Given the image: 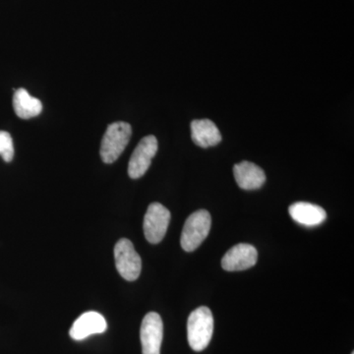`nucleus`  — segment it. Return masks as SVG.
<instances>
[{"label":"nucleus","instance_id":"nucleus-1","mask_svg":"<svg viewBox=\"0 0 354 354\" xmlns=\"http://www.w3.org/2000/svg\"><path fill=\"white\" fill-rule=\"evenodd\" d=\"M214 333V317L208 307L201 306L190 314L187 321V337L194 351H204L209 346Z\"/></svg>","mask_w":354,"mask_h":354},{"label":"nucleus","instance_id":"nucleus-2","mask_svg":"<svg viewBox=\"0 0 354 354\" xmlns=\"http://www.w3.org/2000/svg\"><path fill=\"white\" fill-rule=\"evenodd\" d=\"M131 125L123 121L109 125L102 137L101 158L104 164H113L127 148L131 138Z\"/></svg>","mask_w":354,"mask_h":354},{"label":"nucleus","instance_id":"nucleus-3","mask_svg":"<svg viewBox=\"0 0 354 354\" xmlns=\"http://www.w3.org/2000/svg\"><path fill=\"white\" fill-rule=\"evenodd\" d=\"M211 215L206 209L195 212L184 223L180 243L186 252H193L201 245L211 230Z\"/></svg>","mask_w":354,"mask_h":354},{"label":"nucleus","instance_id":"nucleus-4","mask_svg":"<svg viewBox=\"0 0 354 354\" xmlns=\"http://www.w3.org/2000/svg\"><path fill=\"white\" fill-rule=\"evenodd\" d=\"M114 260L116 269L123 279L134 281L139 278L142 260L129 239H121L114 247Z\"/></svg>","mask_w":354,"mask_h":354},{"label":"nucleus","instance_id":"nucleus-5","mask_svg":"<svg viewBox=\"0 0 354 354\" xmlns=\"http://www.w3.org/2000/svg\"><path fill=\"white\" fill-rule=\"evenodd\" d=\"M171 221V212L160 203H152L144 216V234L148 242L160 243L164 239Z\"/></svg>","mask_w":354,"mask_h":354},{"label":"nucleus","instance_id":"nucleus-6","mask_svg":"<svg viewBox=\"0 0 354 354\" xmlns=\"http://www.w3.org/2000/svg\"><path fill=\"white\" fill-rule=\"evenodd\" d=\"M158 140L153 135L144 137L139 142L128 164V174L132 179H138L146 174L158 152Z\"/></svg>","mask_w":354,"mask_h":354},{"label":"nucleus","instance_id":"nucleus-7","mask_svg":"<svg viewBox=\"0 0 354 354\" xmlns=\"http://www.w3.org/2000/svg\"><path fill=\"white\" fill-rule=\"evenodd\" d=\"M164 324L162 318L156 312H150L144 317L140 330L142 353L143 354H160Z\"/></svg>","mask_w":354,"mask_h":354},{"label":"nucleus","instance_id":"nucleus-8","mask_svg":"<svg viewBox=\"0 0 354 354\" xmlns=\"http://www.w3.org/2000/svg\"><path fill=\"white\" fill-rule=\"evenodd\" d=\"M258 252L251 244L239 243L230 248L221 260L223 269L227 272L244 271L256 265Z\"/></svg>","mask_w":354,"mask_h":354},{"label":"nucleus","instance_id":"nucleus-9","mask_svg":"<svg viewBox=\"0 0 354 354\" xmlns=\"http://www.w3.org/2000/svg\"><path fill=\"white\" fill-rule=\"evenodd\" d=\"M108 328L106 319L95 311H88L82 314L74 322L69 335L75 341H83L90 335L102 334Z\"/></svg>","mask_w":354,"mask_h":354},{"label":"nucleus","instance_id":"nucleus-10","mask_svg":"<svg viewBox=\"0 0 354 354\" xmlns=\"http://www.w3.org/2000/svg\"><path fill=\"white\" fill-rule=\"evenodd\" d=\"M234 174L236 183L244 190L259 189L266 181L264 171L257 165L246 160L234 165Z\"/></svg>","mask_w":354,"mask_h":354},{"label":"nucleus","instance_id":"nucleus-11","mask_svg":"<svg viewBox=\"0 0 354 354\" xmlns=\"http://www.w3.org/2000/svg\"><path fill=\"white\" fill-rule=\"evenodd\" d=\"M288 212L293 221L305 227H316L327 218L325 209L311 203H295L288 208Z\"/></svg>","mask_w":354,"mask_h":354},{"label":"nucleus","instance_id":"nucleus-12","mask_svg":"<svg viewBox=\"0 0 354 354\" xmlns=\"http://www.w3.org/2000/svg\"><path fill=\"white\" fill-rule=\"evenodd\" d=\"M191 138L197 146L209 148L220 143L221 135L213 121L196 120L191 122Z\"/></svg>","mask_w":354,"mask_h":354},{"label":"nucleus","instance_id":"nucleus-13","mask_svg":"<svg viewBox=\"0 0 354 354\" xmlns=\"http://www.w3.org/2000/svg\"><path fill=\"white\" fill-rule=\"evenodd\" d=\"M13 108L18 118L30 120L41 114L43 104L39 99L32 97L26 88H20L14 94Z\"/></svg>","mask_w":354,"mask_h":354},{"label":"nucleus","instance_id":"nucleus-14","mask_svg":"<svg viewBox=\"0 0 354 354\" xmlns=\"http://www.w3.org/2000/svg\"><path fill=\"white\" fill-rule=\"evenodd\" d=\"M0 156L4 162H12L14 158L13 140L6 131H0Z\"/></svg>","mask_w":354,"mask_h":354},{"label":"nucleus","instance_id":"nucleus-15","mask_svg":"<svg viewBox=\"0 0 354 354\" xmlns=\"http://www.w3.org/2000/svg\"><path fill=\"white\" fill-rule=\"evenodd\" d=\"M351 354H354V353H351Z\"/></svg>","mask_w":354,"mask_h":354}]
</instances>
